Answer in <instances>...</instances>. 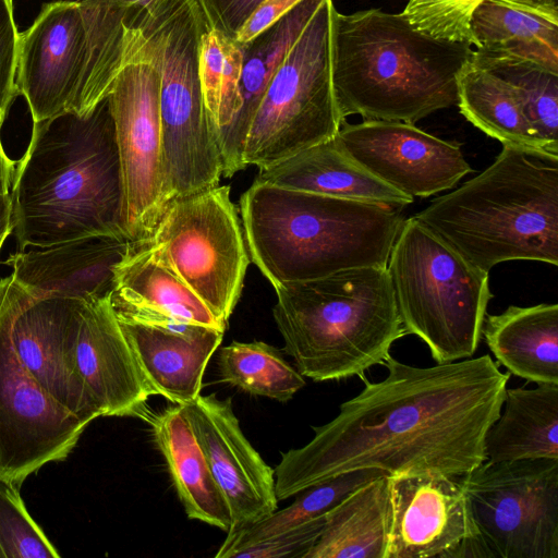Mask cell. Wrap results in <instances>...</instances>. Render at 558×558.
I'll list each match as a JSON object with an SVG mask.
<instances>
[{
  "label": "cell",
  "instance_id": "cell-1",
  "mask_svg": "<svg viewBox=\"0 0 558 558\" xmlns=\"http://www.w3.org/2000/svg\"><path fill=\"white\" fill-rule=\"evenodd\" d=\"M383 365V380L364 377L335 418L281 454L274 469L278 501L356 470L460 477L486 461L485 435L502 410L509 372L488 354L429 367L390 355Z\"/></svg>",
  "mask_w": 558,
  "mask_h": 558
},
{
  "label": "cell",
  "instance_id": "cell-2",
  "mask_svg": "<svg viewBox=\"0 0 558 558\" xmlns=\"http://www.w3.org/2000/svg\"><path fill=\"white\" fill-rule=\"evenodd\" d=\"M10 195L17 251L97 234L129 236L108 97L86 116L65 112L33 123Z\"/></svg>",
  "mask_w": 558,
  "mask_h": 558
},
{
  "label": "cell",
  "instance_id": "cell-3",
  "mask_svg": "<svg viewBox=\"0 0 558 558\" xmlns=\"http://www.w3.org/2000/svg\"><path fill=\"white\" fill-rule=\"evenodd\" d=\"M331 81L340 117L415 124L457 106L458 76L470 60L466 43L433 37L402 13L335 10Z\"/></svg>",
  "mask_w": 558,
  "mask_h": 558
},
{
  "label": "cell",
  "instance_id": "cell-4",
  "mask_svg": "<svg viewBox=\"0 0 558 558\" xmlns=\"http://www.w3.org/2000/svg\"><path fill=\"white\" fill-rule=\"evenodd\" d=\"M250 259L272 287L386 267L404 220L388 205L254 181L240 199Z\"/></svg>",
  "mask_w": 558,
  "mask_h": 558
},
{
  "label": "cell",
  "instance_id": "cell-5",
  "mask_svg": "<svg viewBox=\"0 0 558 558\" xmlns=\"http://www.w3.org/2000/svg\"><path fill=\"white\" fill-rule=\"evenodd\" d=\"M486 272L508 260L558 265V160L502 146L494 162L415 216Z\"/></svg>",
  "mask_w": 558,
  "mask_h": 558
},
{
  "label": "cell",
  "instance_id": "cell-6",
  "mask_svg": "<svg viewBox=\"0 0 558 558\" xmlns=\"http://www.w3.org/2000/svg\"><path fill=\"white\" fill-rule=\"evenodd\" d=\"M274 289L284 352L315 381L363 379L405 336L386 267H353Z\"/></svg>",
  "mask_w": 558,
  "mask_h": 558
},
{
  "label": "cell",
  "instance_id": "cell-7",
  "mask_svg": "<svg viewBox=\"0 0 558 558\" xmlns=\"http://www.w3.org/2000/svg\"><path fill=\"white\" fill-rule=\"evenodd\" d=\"M122 0L46 3L19 35L16 86L33 123L90 113L107 98L128 63L135 10Z\"/></svg>",
  "mask_w": 558,
  "mask_h": 558
},
{
  "label": "cell",
  "instance_id": "cell-8",
  "mask_svg": "<svg viewBox=\"0 0 558 558\" xmlns=\"http://www.w3.org/2000/svg\"><path fill=\"white\" fill-rule=\"evenodd\" d=\"M208 28L196 0H149L136 8L128 35L129 59L149 62L159 76L168 202L216 186L222 175L217 133L198 74L199 43Z\"/></svg>",
  "mask_w": 558,
  "mask_h": 558
},
{
  "label": "cell",
  "instance_id": "cell-9",
  "mask_svg": "<svg viewBox=\"0 0 558 558\" xmlns=\"http://www.w3.org/2000/svg\"><path fill=\"white\" fill-rule=\"evenodd\" d=\"M386 268L405 335L418 337L438 364L472 357L493 298L489 272L414 216L403 220Z\"/></svg>",
  "mask_w": 558,
  "mask_h": 558
},
{
  "label": "cell",
  "instance_id": "cell-10",
  "mask_svg": "<svg viewBox=\"0 0 558 558\" xmlns=\"http://www.w3.org/2000/svg\"><path fill=\"white\" fill-rule=\"evenodd\" d=\"M335 10L322 1L272 75L244 142L245 167H272L333 138L344 123L331 81Z\"/></svg>",
  "mask_w": 558,
  "mask_h": 558
},
{
  "label": "cell",
  "instance_id": "cell-11",
  "mask_svg": "<svg viewBox=\"0 0 558 558\" xmlns=\"http://www.w3.org/2000/svg\"><path fill=\"white\" fill-rule=\"evenodd\" d=\"M162 259L227 324L250 256L228 185L170 199L148 240Z\"/></svg>",
  "mask_w": 558,
  "mask_h": 558
},
{
  "label": "cell",
  "instance_id": "cell-12",
  "mask_svg": "<svg viewBox=\"0 0 558 558\" xmlns=\"http://www.w3.org/2000/svg\"><path fill=\"white\" fill-rule=\"evenodd\" d=\"M459 481L493 558H558V460L485 461Z\"/></svg>",
  "mask_w": 558,
  "mask_h": 558
},
{
  "label": "cell",
  "instance_id": "cell-13",
  "mask_svg": "<svg viewBox=\"0 0 558 558\" xmlns=\"http://www.w3.org/2000/svg\"><path fill=\"white\" fill-rule=\"evenodd\" d=\"M119 149L124 227L147 242L167 204L159 113V76L154 65L130 59L108 96Z\"/></svg>",
  "mask_w": 558,
  "mask_h": 558
},
{
  "label": "cell",
  "instance_id": "cell-14",
  "mask_svg": "<svg viewBox=\"0 0 558 558\" xmlns=\"http://www.w3.org/2000/svg\"><path fill=\"white\" fill-rule=\"evenodd\" d=\"M84 302L36 296L13 277L0 278V323L24 368L83 421L99 417L76 372L74 345Z\"/></svg>",
  "mask_w": 558,
  "mask_h": 558
},
{
  "label": "cell",
  "instance_id": "cell-15",
  "mask_svg": "<svg viewBox=\"0 0 558 558\" xmlns=\"http://www.w3.org/2000/svg\"><path fill=\"white\" fill-rule=\"evenodd\" d=\"M88 424L31 376L0 323V477L21 487L45 464L66 460Z\"/></svg>",
  "mask_w": 558,
  "mask_h": 558
},
{
  "label": "cell",
  "instance_id": "cell-16",
  "mask_svg": "<svg viewBox=\"0 0 558 558\" xmlns=\"http://www.w3.org/2000/svg\"><path fill=\"white\" fill-rule=\"evenodd\" d=\"M336 138L372 174L413 198L454 187L472 172L460 144L438 138L411 123L344 122Z\"/></svg>",
  "mask_w": 558,
  "mask_h": 558
},
{
  "label": "cell",
  "instance_id": "cell-17",
  "mask_svg": "<svg viewBox=\"0 0 558 558\" xmlns=\"http://www.w3.org/2000/svg\"><path fill=\"white\" fill-rule=\"evenodd\" d=\"M182 407L228 504L230 529L277 510L274 469L243 434L230 401L199 395Z\"/></svg>",
  "mask_w": 558,
  "mask_h": 558
},
{
  "label": "cell",
  "instance_id": "cell-18",
  "mask_svg": "<svg viewBox=\"0 0 558 558\" xmlns=\"http://www.w3.org/2000/svg\"><path fill=\"white\" fill-rule=\"evenodd\" d=\"M390 477V476H389ZM478 535L459 477H390V525L385 558H448Z\"/></svg>",
  "mask_w": 558,
  "mask_h": 558
},
{
  "label": "cell",
  "instance_id": "cell-19",
  "mask_svg": "<svg viewBox=\"0 0 558 558\" xmlns=\"http://www.w3.org/2000/svg\"><path fill=\"white\" fill-rule=\"evenodd\" d=\"M110 298L84 303L74 345L76 372L99 417L147 421L151 413L146 403L151 393Z\"/></svg>",
  "mask_w": 558,
  "mask_h": 558
},
{
  "label": "cell",
  "instance_id": "cell-20",
  "mask_svg": "<svg viewBox=\"0 0 558 558\" xmlns=\"http://www.w3.org/2000/svg\"><path fill=\"white\" fill-rule=\"evenodd\" d=\"M134 243L126 235H89L16 251L3 264L12 268L13 279L33 295L90 303L111 296L116 268Z\"/></svg>",
  "mask_w": 558,
  "mask_h": 558
},
{
  "label": "cell",
  "instance_id": "cell-21",
  "mask_svg": "<svg viewBox=\"0 0 558 558\" xmlns=\"http://www.w3.org/2000/svg\"><path fill=\"white\" fill-rule=\"evenodd\" d=\"M118 319L151 396L184 405L201 395L225 330L165 317Z\"/></svg>",
  "mask_w": 558,
  "mask_h": 558
},
{
  "label": "cell",
  "instance_id": "cell-22",
  "mask_svg": "<svg viewBox=\"0 0 558 558\" xmlns=\"http://www.w3.org/2000/svg\"><path fill=\"white\" fill-rule=\"evenodd\" d=\"M111 304L118 317H165L226 330L147 241L118 265Z\"/></svg>",
  "mask_w": 558,
  "mask_h": 558
},
{
  "label": "cell",
  "instance_id": "cell-23",
  "mask_svg": "<svg viewBox=\"0 0 558 558\" xmlns=\"http://www.w3.org/2000/svg\"><path fill=\"white\" fill-rule=\"evenodd\" d=\"M470 26L475 51L558 73V0H485Z\"/></svg>",
  "mask_w": 558,
  "mask_h": 558
},
{
  "label": "cell",
  "instance_id": "cell-24",
  "mask_svg": "<svg viewBox=\"0 0 558 558\" xmlns=\"http://www.w3.org/2000/svg\"><path fill=\"white\" fill-rule=\"evenodd\" d=\"M256 182L401 209L413 197L386 184L356 162L336 136L260 169Z\"/></svg>",
  "mask_w": 558,
  "mask_h": 558
},
{
  "label": "cell",
  "instance_id": "cell-25",
  "mask_svg": "<svg viewBox=\"0 0 558 558\" xmlns=\"http://www.w3.org/2000/svg\"><path fill=\"white\" fill-rule=\"evenodd\" d=\"M322 1L302 0L280 20L241 44V106L231 123L218 134L223 177L231 178L245 168L242 160L244 142L263 95L284 56Z\"/></svg>",
  "mask_w": 558,
  "mask_h": 558
},
{
  "label": "cell",
  "instance_id": "cell-26",
  "mask_svg": "<svg viewBox=\"0 0 558 558\" xmlns=\"http://www.w3.org/2000/svg\"><path fill=\"white\" fill-rule=\"evenodd\" d=\"M147 422L187 517L228 532L232 524L228 504L183 407L172 404L150 414Z\"/></svg>",
  "mask_w": 558,
  "mask_h": 558
},
{
  "label": "cell",
  "instance_id": "cell-27",
  "mask_svg": "<svg viewBox=\"0 0 558 558\" xmlns=\"http://www.w3.org/2000/svg\"><path fill=\"white\" fill-rule=\"evenodd\" d=\"M482 337L498 364L535 384H558V304L510 305L485 316Z\"/></svg>",
  "mask_w": 558,
  "mask_h": 558
},
{
  "label": "cell",
  "instance_id": "cell-28",
  "mask_svg": "<svg viewBox=\"0 0 558 558\" xmlns=\"http://www.w3.org/2000/svg\"><path fill=\"white\" fill-rule=\"evenodd\" d=\"M502 408L485 435L486 461L558 460V384L507 388Z\"/></svg>",
  "mask_w": 558,
  "mask_h": 558
},
{
  "label": "cell",
  "instance_id": "cell-29",
  "mask_svg": "<svg viewBox=\"0 0 558 558\" xmlns=\"http://www.w3.org/2000/svg\"><path fill=\"white\" fill-rule=\"evenodd\" d=\"M457 106L469 122L502 146L558 160L536 135L513 86L473 53L458 76Z\"/></svg>",
  "mask_w": 558,
  "mask_h": 558
},
{
  "label": "cell",
  "instance_id": "cell-30",
  "mask_svg": "<svg viewBox=\"0 0 558 558\" xmlns=\"http://www.w3.org/2000/svg\"><path fill=\"white\" fill-rule=\"evenodd\" d=\"M390 525V477H376L348 495L326 515L304 558H385Z\"/></svg>",
  "mask_w": 558,
  "mask_h": 558
},
{
  "label": "cell",
  "instance_id": "cell-31",
  "mask_svg": "<svg viewBox=\"0 0 558 558\" xmlns=\"http://www.w3.org/2000/svg\"><path fill=\"white\" fill-rule=\"evenodd\" d=\"M385 473L378 470H356L305 488L295 495L290 506L230 529L215 557L232 558L236 550L259 542L307 531L322 532L326 515L333 507L363 484Z\"/></svg>",
  "mask_w": 558,
  "mask_h": 558
},
{
  "label": "cell",
  "instance_id": "cell-32",
  "mask_svg": "<svg viewBox=\"0 0 558 558\" xmlns=\"http://www.w3.org/2000/svg\"><path fill=\"white\" fill-rule=\"evenodd\" d=\"M220 379L254 395L287 402L305 385L304 376L271 345L238 342L220 349Z\"/></svg>",
  "mask_w": 558,
  "mask_h": 558
},
{
  "label": "cell",
  "instance_id": "cell-33",
  "mask_svg": "<svg viewBox=\"0 0 558 558\" xmlns=\"http://www.w3.org/2000/svg\"><path fill=\"white\" fill-rule=\"evenodd\" d=\"M242 45L222 32L208 28L201 38L198 74L204 104L218 134L233 120L241 106Z\"/></svg>",
  "mask_w": 558,
  "mask_h": 558
},
{
  "label": "cell",
  "instance_id": "cell-34",
  "mask_svg": "<svg viewBox=\"0 0 558 558\" xmlns=\"http://www.w3.org/2000/svg\"><path fill=\"white\" fill-rule=\"evenodd\" d=\"M473 58L513 86L536 135L558 157V73L529 61L474 49Z\"/></svg>",
  "mask_w": 558,
  "mask_h": 558
},
{
  "label": "cell",
  "instance_id": "cell-35",
  "mask_svg": "<svg viewBox=\"0 0 558 558\" xmlns=\"http://www.w3.org/2000/svg\"><path fill=\"white\" fill-rule=\"evenodd\" d=\"M28 513L20 487L0 477V558H59Z\"/></svg>",
  "mask_w": 558,
  "mask_h": 558
},
{
  "label": "cell",
  "instance_id": "cell-36",
  "mask_svg": "<svg viewBox=\"0 0 558 558\" xmlns=\"http://www.w3.org/2000/svg\"><path fill=\"white\" fill-rule=\"evenodd\" d=\"M483 1L409 0L401 13L417 29L433 37L472 46L471 19Z\"/></svg>",
  "mask_w": 558,
  "mask_h": 558
},
{
  "label": "cell",
  "instance_id": "cell-37",
  "mask_svg": "<svg viewBox=\"0 0 558 558\" xmlns=\"http://www.w3.org/2000/svg\"><path fill=\"white\" fill-rule=\"evenodd\" d=\"M17 27L13 1L0 0V123L3 124L12 102L19 95L16 86Z\"/></svg>",
  "mask_w": 558,
  "mask_h": 558
},
{
  "label": "cell",
  "instance_id": "cell-38",
  "mask_svg": "<svg viewBox=\"0 0 558 558\" xmlns=\"http://www.w3.org/2000/svg\"><path fill=\"white\" fill-rule=\"evenodd\" d=\"M210 28L234 39L253 11L264 0H196Z\"/></svg>",
  "mask_w": 558,
  "mask_h": 558
},
{
  "label": "cell",
  "instance_id": "cell-39",
  "mask_svg": "<svg viewBox=\"0 0 558 558\" xmlns=\"http://www.w3.org/2000/svg\"><path fill=\"white\" fill-rule=\"evenodd\" d=\"M302 0H264L236 33L234 40L244 44L290 12Z\"/></svg>",
  "mask_w": 558,
  "mask_h": 558
},
{
  "label": "cell",
  "instance_id": "cell-40",
  "mask_svg": "<svg viewBox=\"0 0 558 558\" xmlns=\"http://www.w3.org/2000/svg\"><path fill=\"white\" fill-rule=\"evenodd\" d=\"M2 124L0 123V134ZM16 160L5 153L0 136V195L9 194L12 186Z\"/></svg>",
  "mask_w": 558,
  "mask_h": 558
},
{
  "label": "cell",
  "instance_id": "cell-41",
  "mask_svg": "<svg viewBox=\"0 0 558 558\" xmlns=\"http://www.w3.org/2000/svg\"><path fill=\"white\" fill-rule=\"evenodd\" d=\"M11 209L12 202L10 193L0 195V251L5 239L12 234Z\"/></svg>",
  "mask_w": 558,
  "mask_h": 558
}]
</instances>
